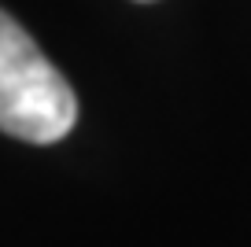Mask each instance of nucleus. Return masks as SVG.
Segmentation results:
<instances>
[{
  "label": "nucleus",
  "mask_w": 251,
  "mask_h": 247,
  "mask_svg": "<svg viewBox=\"0 0 251 247\" xmlns=\"http://www.w3.org/2000/svg\"><path fill=\"white\" fill-rule=\"evenodd\" d=\"M78 122V100L37 41L0 11V129L30 144H55Z\"/></svg>",
  "instance_id": "1"
}]
</instances>
